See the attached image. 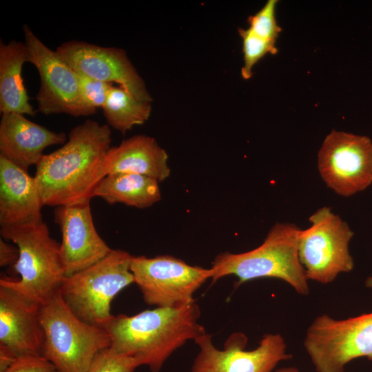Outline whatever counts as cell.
Returning <instances> with one entry per match:
<instances>
[{
    "instance_id": "cell-1",
    "label": "cell",
    "mask_w": 372,
    "mask_h": 372,
    "mask_svg": "<svg viewBox=\"0 0 372 372\" xmlns=\"http://www.w3.org/2000/svg\"><path fill=\"white\" fill-rule=\"evenodd\" d=\"M111 141L107 124L87 120L70 130L61 147L44 154L34 176L43 205L90 203L105 177L103 164Z\"/></svg>"
},
{
    "instance_id": "cell-2",
    "label": "cell",
    "mask_w": 372,
    "mask_h": 372,
    "mask_svg": "<svg viewBox=\"0 0 372 372\" xmlns=\"http://www.w3.org/2000/svg\"><path fill=\"white\" fill-rule=\"evenodd\" d=\"M196 300L174 307H156L136 315L113 316L105 327L115 353L132 357L150 372H160L168 358L186 342L205 333L198 322Z\"/></svg>"
},
{
    "instance_id": "cell-3",
    "label": "cell",
    "mask_w": 372,
    "mask_h": 372,
    "mask_svg": "<svg viewBox=\"0 0 372 372\" xmlns=\"http://www.w3.org/2000/svg\"><path fill=\"white\" fill-rule=\"evenodd\" d=\"M300 229L293 223H277L259 247L240 254H219L212 262L214 281L234 275L238 284L260 278H279L301 295L309 293L308 278L300 263L298 242Z\"/></svg>"
},
{
    "instance_id": "cell-4",
    "label": "cell",
    "mask_w": 372,
    "mask_h": 372,
    "mask_svg": "<svg viewBox=\"0 0 372 372\" xmlns=\"http://www.w3.org/2000/svg\"><path fill=\"white\" fill-rule=\"evenodd\" d=\"M41 355L56 372H86L96 355L110 347L103 328L79 319L67 307L59 289L41 305Z\"/></svg>"
},
{
    "instance_id": "cell-5",
    "label": "cell",
    "mask_w": 372,
    "mask_h": 372,
    "mask_svg": "<svg viewBox=\"0 0 372 372\" xmlns=\"http://www.w3.org/2000/svg\"><path fill=\"white\" fill-rule=\"evenodd\" d=\"M132 258L125 251L112 249L96 263L65 276L59 288L65 304L81 320L105 329L113 317L112 300L134 282Z\"/></svg>"
},
{
    "instance_id": "cell-6",
    "label": "cell",
    "mask_w": 372,
    "mask_h": 372,
    "mask_svg": "<svg viewBox=\"0 0 372 372\" xmlns=\"http://www.w3.org/2000/svg\"><path fill=\"white\" fill-rule=\"evenodd\" d=\"M3 239L13 242L19 258L13 266L18 280L3 278L16 290L43 304L60 288L65 277L60 243L52 238L47 225L1 227Z\"/></svg>"
},
{
    "instance_id": "cell-7",
    "label": "cell",
    "mask_w": 372,
    "mask_h": 372,
    "mask_svg": "<svg viewBox=\"0 0 372 372\" xmlns=\"http://www.w3.org/2000/svg\"><path fill=\"white\" fill-rule=\"evenodd\" d=\"M311 226L300 230L298 252L308 280L333 282L340 273L353 270L349 244L353 231L331 207H322L309 218Z\"/></svg>"
},
{
    "instance_id": "cell-8",
    "label": "cell",
    "mask_w": 372,
    "mask_h": 372,
    "mask_svg": "<svg viewBox=\"0 0 372 372\" xmlns=\"http://www.w3.org/2000/svg\"><path fill=\"white\" fill-rule=\"evenodd\" d=\"M304 348L318 372H344L350 361H372V312L335 320L323 314L308 327Z\"/></svg>"
},
{
    "instance_id": "cell-9",
    "label": "cell",
    "mask_w": 372,
    "mask_h": 372,
    "mask_svg": "<svg viewBox=\"0 0 372 372\" xmlns=\"http://www.w3.org/2000/svg\"><path fill=\"white\" fill-rule=\"evenodd\" d=\"M28 62L37 69L40 87L36 94L38 110L45 115L90 116L96 110L85 102L78 74L56 52L48 48L25 24L23 26Z\"/></svg>"
},
{
    "instance_id": "cell-10",
    "label": "cell",
    "mask_w": 372,
    "mask_h": 372,
    "mask_svg": "<svg viewBox=\"0 0 372 372\" xmlns=\"http://www.w3.org/2000/svg\"><path fill=\"white\" fill-rule=\"evenodd\" d=\"M130 271L145 303L156 307L195 300L194 292L211 278V269L191 266L171 256H132Z\"/></svg>"
},
{
    "instance_id": "cell-11",
    "label": "cell",
    "mask_w": 372,
    "mask_h": 372,
    "mask_svg": "<svg viewBox=\"0 0 372 372\" xmlns=\"http://www.w3.org/2000/svg\"><path fill=\"white\" fill-rule=\"evenodd\" d=\"M318 167L327 186L344 197L372 183V141L366 136L332 130L318 152Z\"/></svg>"
},
{
    "instance_id": "cell-12",
    "label": "cell",
    "mask_w": 372,
    "mask_h": 372,
    "mask_svg": "<svg viewBox=\"0 0 372 372\" xmlns=\"http://www.w3.org/2000/svg\"><path fill=\"white\" fill-rule=\"evenodd\" d=\"M194 341L200 351L191 372H272L279 362L291 358L279 334L265 335L251 351L245 350L247 338L242 333L232 335L223 350L216 349L206 333Z\"/></svg>"
},
{
    "instance_id": "cell-13",
    "label": "cell",
    "mask_w": 372,
    "mask_h": 372,
    "mask_svg": "<svg viewBox=\"0 0 372 372\" xmlns=\"http://www.w3.org/2000/svg\"><path fill=\"white\" fill-rule=\"evenodd\" d=\"M56 52L77 74L107 83H116L138 100L152 101V97L125 51L82 41H68Z\"/></svg>"
},
{
    "instance_id": "cell-14",
    "label": "cell",
    "mask_w": 372,
    "mask_h": 372,
    "mask_svg": "<svg viewBox=\"0 0 372 372\" xmlns=\"http://www.w3.org/2000/svg\"><path fill=\"white\" fill-rule=\"evenodd\" d=\"M39 302L0 280V345L17 358L41 355L43 342Z\"/></svg>"
},
{
    "instance_id": "cell-15",
    "label": "cell",
    "mask_w": 372,
    "mask_h": 372,
    "mask_svg": "<svg viewBox=\"0 0 372 372\" xmlns=\"http://www.w3.org/2000/svg\"><path fill=\"white\" fill-rule=\"evenodd\" d=\"M54 220L61 231L60 254L65 276L96 263L112 249L94 227L90 203L57 207Z\"/></svg>"
},
{
    "instance_id": "cell-16",
    "label": "cell",
    "mask_w": 372,
    "mask_h": 372,
    "mask_svg": "<svg viewBox=\"0 0 372 372\" xmlns=\"http://www.w3.org/2000/svg\"><path fill=\"white\" fill-rule=\"evenodd\" d=\"M43 206L34 177L0 155V225L43 223Z\"/></svg>"
},
{
    "instance_id": "cell-17",
    "label": "cell",
    "mask_w": 372,
    "mask_h": 372,
    "mask_svg": "<svg viewBox=\"0 0 372 372\" xmlns=\"http://www.w3.org/2000/svg\"><path fill=\"white\" fill-rule=\"evenodd\" d=\"M66 135L55 132L17 113L2 114L0 121V155L23 169L37 165L44 149L65 144Z\"/></svg>"
},
{
    "instance_id": "cell-18",
    "label": "cell",
    "mask_w": 372,
    "mask_h": 372,
    "mask_svg": "<svg viewBox=\"0 0 372 372\" xmlns=\"http://www.w3.org/2000/svg\"><path fill=\"white\" fill-rule=\"evenodd\" d=\"M168 156L152 137L136 135L111 147L103 164L105 176L118 172L134 173L162 182L169 177Z\"/></svg>"
},
{
    "instance_id": "cell-19",
    "label": "cell",
    "mask_w": 372,
    "mask_h": 372,
    "mask_svg": "<svg viewBox=\"0 0 372 372\" xmlns=\"http://www.w3.org/2000/svg\"><path fill=\"white\" fill-rule=\"evenodd\" d=\"M28 62L24 42L16 40L0 42V112L34 116L35 111L21 76L22 67Z\"/></svg>"
},
{
    "instance_id": "cell-20",
    "label": "cell",
    "mask_w": 372,
    "mask_h": 372,
    "mask_svg": "<svg viewBox=\"0 0 372 372\" xmlns=\"http://www.w3.org/2000/svg\"><path fill=\"white\" fill-rule=\"evenodd\" d=\"M158 181L150 177L118 172L105 176L93 192L110 205L122 203L139 209L147 208L161 198Z\"/></svg>"
},
{
    "instance_id": "cell-21",
    "label": "cell",
    "mask_w": 372,
    "mask_h": 372,
    "mask_svg": "<svg viewBox=\"0 0 372 372\" xmlns=\"http://www.w3.org/2000/svg\"><path fill=\"white\" fill-rule=\"evenodd\" d=\"M102 110L107 125L125 134L148 120L152 102L138 100L122 86L112 85Z\"/></svg>"
},
{
    "instance_id": "cell-22",
    "label": "cell",
    "mask_w": 372,
    "mask_h": 372,
    "mask_svg": "<svg viewBox=\"0 0 372 372\" xmlns=\"http://www.w3.org/2000/svg\"><path fill=\"white\" fill-rule=\"evenodd\" d=\"M238 33L242 41L244 58L241 76L244 79L248 80L253 75L252 69L255 64L267 54H276L278 49L276 47V41L263 39L249 28H238Z\"/></svg>"
},
{
    "instance_id": "cell-23",
    "label": "cell",
    "mask_w": 372,
    "mask_h": 372,
    "mask_svg": "<svg viewBox=\"0 0 372 372\" xmlns=\"http://www.w3.org/2000/svg\"><path fill=\"white\" fill-rule=\"evenodd\" d=\"M277 3V0L267 1L258 12L247 19L250 30L258 36L273 41H276L282 30L276 19Z\"/></svg>"
},
{
    "instance_id": "cell-24",
    "label": "cell",
    "mask_w": 372,
    "mask_h": 372,
    "mask_svg": "<svg viewBox=\"0 0 372 372\" xmlns=\"http://www.w3.org/2000/svg\"><path fill=\"white\" fill-rule=\"evenodd\" d=\"M139 366L132 357L115 353L109 347L96 355L86 372H134Z\"/></svg>"
},
{
    "instance_id": "cell-25",
    "label": "cell",
    "mask_w": 372,
    "mask_h": 372,
    "mask_svg": "<svg viewBox=\"0 0 372 372\" xmlns=\"http://www.w3.org/2000/svg\"><path fill=\"white\" fill-rule=\"evenodd\" d=\"M77 74L81 91L85 102L96 110L97 108H103L112 83Z\"/></svg>"
},
{
    "instance_id": "cell-26",
    "label": "cell",
    "mask_w": 372,
    "mask_h": 372,
    "mask_svg": "<svg viewBox=\"0 0 372 372\" xmlns=\"http://www.w3.org/2000/svg\"><path fill=\"white\" fill-rule=\"evenodd\" d=\"M3 372H56V370L42 355H29L18 358Z\"/></svg>"
},
{
    "instance_id": "cell-27",
    "label": "cell",
    "mask_w": 372,
    "mask_h": 372,
    "mask_svg": "<svg viewBox=\"0 0 372 372\" xmlns=\"http://www.w3.org/2000/svg\"><path fill=\"white\" fill-rule=\"evenodd\" d=\"M19 258V251L17 246L8 243L4 239H0V266H14Z\"/></svg>"
},
{
    "instance_id": "cell-28",
    "label": "cell",
    "mask_w": 372,
    "mask_h": 372,
    "mask_svg": "<svg viewBox=\"0 0 372 372\" xmlns=\"http://www.w3.org/2000/svg\"><path fill=\"white\" fill-rule=\"evenodd\" d=\"M17 359L9 349L0 345V372L6 370Z\"/></svg>"
},
{
    "instance_id": "cell-29",
    "label": "cell",
    "mask_w": 372,
    "mask_h": 372,
    "mask_svg": "<svg viewBox=\"0 0 372 372\" xmlns=\"http://www.w3.org/2000/svg\"><path fill=\"white\" fill-rule=\"evenodd\" d=\"M275 372H299L298 370L293 367H286L276 370Z\"/></svg>"
},
{
    "instance_id": "cell-30",
    "label": "cell",
    "mask_w": 372,
    "mask_h": 372,
    "mask_svg": "<svg viewBox=\"0 0 372 372\" xmlns=\"http://www.w3.org/2000/svg\"><path fill=\"white\" fill-rule=\"evenodd\" d=\"M365 285L367 287L372 288V275L366 280Z\"/></svg>"
}]
</instances>
